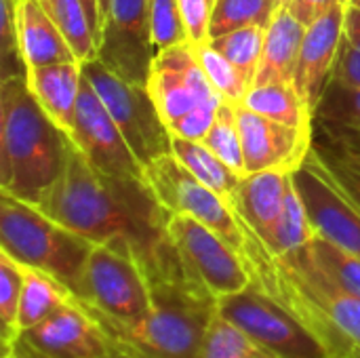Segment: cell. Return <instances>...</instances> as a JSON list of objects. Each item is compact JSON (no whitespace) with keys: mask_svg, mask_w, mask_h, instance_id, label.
Instances as JSON below:
<instances>
[{"mask_svg":"<svg viewBox=\"0 0 360 358\" xmlns=\"http://www.w3.org/2000/svg\"><path fill=\"white\" fill-rule=\"evenodd\" d=\"M148 4H150L152 42L156 53L188 40L179 13V0H148Z\"/></svg>","mask_w":360,"mask_h":358,"instance_id":"d590c367","label":"cell"},{"mask_svg":"<svg viewBox=\"0 0 360 358\" xmlns=\"http://www.w3.org/2000/svg\"><path fill=\"white\" fill-rule=\"evenodd\" d=\"M209 2H211V6H213V2H215V0H209Z\"/></svg>","mask_w":360,"mask_h":358,"instance_id":"681fc988","label":"cell"},{"mask_svg":"<svg viewBox=\"0 0 360 358\" xmlns=\"http://www.w3.org/2000/svg\"><path fill=\"white\" fill-rule=\"evenodd\" d=\"M72 300L74 295L65 285H61L59 281L40 270L23 266V289L17 312V331L21 333L42 323Z\"/></svg>","mask_w":360,"mask_h":358,"instance_id":"603a6c76","label":"cell"},{"mask_svg":"<svg viewBox=\"0 0 360 358\" xmlns=\"http://www.w3.org/2000/svg\"><path fill=\"white\" fill-rule=\"evenodd\" d=\"M95 243L51 219L38 207L0 192V251L25 268L40 270L72 295Z\"/></svg>","mask_w":360,"mask_h":358,"instance_id":"5b68a950","label":"cell"},{"mask_svg":"<svg viewBox=\"0 0 360 358\" xmlns=\"http://www.w3.org/2000/svg\"><path fill=\"white\" fill-rule=\"evenodd\" d=\"M23 289V266L0 251V357H11L17 331V312Z\"/></svg>","mask_w":360,"mask_h":358,"instance_id":"f546056e","label":"cell"},{"mask_svg":"<svg viewBox=\"0 0 360 358\" xmlns=\"http://www.w3.org/2000/svg\"><path fill=\"white\" fill-rule=\"evenodd\" d=\"M82 74L105 103L141 167L173 152V135L165 124L148 87L122 80L97 57L82 63Z\"/></svg>","mask_w":360,"mask_h":358,"instance_id":"ba28073f","label":"cell"},{"mask_svg":"<svg viewBox=\"0 0 360 358\" xmlns=\"http://www.w3.org/2000/svg\"><path fill=\"white\" fill-rule=\"evenodd\" d=\"M272 2H274L276 6H285V4H289L291 0H272Z\"/></svg>","mask_w":360,"mask_h":358,"instance_id":"f6af8a7d","label":"cell"},{"mask_svg":"<svg viewBox=\"0 0 360 358\" xmlns=\"http://www.w3.org/2000/svg\"><path fill=\"white\" fill-rule=\"evenodd\" d=\"M331 82L348 89H360V49H356L346 36L342 38L338 59L331 72Z\"/></svg>","mask_w":360,"mask_h":358,"instance_id":"74e56055","label":"cell"},{"mask_svg":"<svg viewBox=\"0 0 360 358\" xmlns=\"http://www.w3.org/2000/svg\"><path fill=\"white\" fill-rule=\"evenodd\" d=\"M0 72L2 78L25 76L27 65L21 53L17 30V0H0Z\"/></svg>","mask_w":360,"mask_h":358,"instance_id":"e575fe53","label":"cell"},{"mask_svg":"<svg viewBox=\"0 0 360 358\" xmlns=\"http://www.w3.org/2000/svg\"><path fill=\"white\" fill-rule=\"evenodd\" d=\"M219 314L278 358H333L323 335L255 281L219 300Z\"/></svg>","mask_w":360,"mask_h":358,"instance_id":"52a82bcc","label":"cell"},{"mask_svg":"<svg viewBox=\"0 0 360 358\" xmlns=\"http://www.w3.org/2000/svg\"><path fill=\"white\" fill-rule=\"evenodd\" d=\"M310 158L327 175V179L360 211V162L335 143H331L329 148L312 146Z\"/></svg>","mask_w":360,"mask_h":358,"instance_id":"d6a6232c","label":"cell"},{"mask_svg":"<svg viewBox=\"0 0 360 358\" xmlns=\"http://www.w3.org/2000/svg\"><path fill=\"white\" fill-rule=\"evenodd\" d=\"M291 179L316 236L360 257V211L314 165L310 152Z\"/></svg>","mask_w":360,"mask_h":358,"instance_id":"5bb4252c","label":"cell"},{"mask_svg":"<svg viewBox=\"0 0 360 358\" xmlns=\"http://www.w3.org/2000/svg\"><path fill=\"white\" fill-rule=\"evenodd\" d=\"M143 177L154 190L156 198L169 213H186L217 236H221L247 262L253 281H264L276 268V257L268 253L251 228L236 215V211L211 188L198 181L173 152L156 158L143 167Z\"/></svg>","mask_w":360,"mask_h":358,"instance_id":"277c9868","label":"cell"},{"mask_svg":"<svg viewBox=\"0 0 360 358\" xmlns=\"http://www.w3.org/2000/svg\"><path fill=\"white\" fill-rule=\"evenodd\" d=\"M150 285V312L133 327H103L116 350L133 358H196L219 312V300L186 268L167 236L139 260Z\"/></svg>","mask_w":360,"mask_h":358,"instance_id":"7a4b0ae2","label":"cell"},{"mask_svg":"<svg viewBox=\"0 0 360 358\" xmlns=\"http://www.w3.org/2000/svg\"><path fill=\"white\" fill-rule=\"evenodd\" d=\"M167 232L186 268L217 300L234 295L253 283L243 255L198 219L186 213H171Z\"/></svg>","mask_w":360,"mask_h":358,"instance_id":"30bf717a","label":"cell"},{"mask_svg":"<svg viewBox=\"0 0 360 358\" xmlns=\"http://www.w3.org/2000/svg\"><path fill=\"white\" fill-rule=\"evenodd\" d=\"M112 358H133V357H129V354H124V352H120V350H118V352H116Z\"/></svg>","mask_w":360,"mask_h":358,"instance_id":"7dc6e473","label":"cell"},{"mask_svg":"<svg viewBox=\"0 0 360 358\" xmlns=\"http://www.w3.org/2000/svg\"><path fill=\"white\" fill-rule=\"evenodd\" d=\"M316 236L306 207L293 186V179L285 192L281 215L272 228V234L266 243V249L272 257H285L302 247H306Z\"/></svg>","mask_w":360,"mask_h":358,"instance_id":"cb8c5ba5","label":"cell"},{"mask_svg":"<svg viewBox=\"0 0 360 358\" xmlns=\"http://www.w3.org/2000/svg\"><path fill=\"white\" fill-rule=\"evenodd\" d=\"M247 175L259 171L293 173L312 150V131L297 129L236 103Z\"/></svg>","mask_w":360,"mask_h":358,"instance_id":"9a60e30c","label":"cell"},{"mask_svg":"<svg viewBox=\"0 0 360 358\" xmlns=\"http://www.w3.org/2000/svg\"><path fill=\"white\" fill-rule=\"evenodd\" d=\"M148 91L169 131L186 116L198 110H217L224 101L202 70L196 46L188 40L156 53Z\"/></svg>","mask_w":360,"mask_h":358,"instance_id":"9c48e42d","label":"cell"},{"mask_svg":"<svg viewBox=\"0 0 360 358\" xmlns=\"http://www.w3.org/2000/svg\"><path fill=\"white\" fill-rule=\"evenodd\" d=\"M0 358H17L15 354H11V357H0Z\"/></svg>","mask_w":360,"mask_h":358,"instance_id":"c3c4849f","label":"cell"},{"mask_svg":"<svg viewBox=\"0 0 360 358\" xmlns=\"http://www.w3.org/2000/svg\"><path fill=\"white\" fill-rule=\"evenodd\" d=\"M344 36L360 49V11L346 4V13H344Z\"/></svg>","mask_w":360,"mask_h":358,"instance_id":"60d3db41","label":"cell"},{"mask_svg":"<svg viewBox=\"0 0 360 358\" xmlns=\"http://www.w3.org/2000/svg\"><path fill=\"white\" fill-rule=\"evenodd\" d=\"M70 139L86 162L108 175L143 177V167L122 137L105 103L82 74Z\"/></svg>","mask_w":360,"mask_h":358,"instance_id":"4fadbf2b","label":"cell"},{"mask_svg":"<svg viewBox=\"0 0 360 358\" xmlns=\"http://www.w3.org/2000/svg\"><path fill=\"white\" fill-rule=\"evenodd\" d=\"M333 358H344V357H333Z\"/></svg>","mask_w":360,"mask_h":358,"instance_id":"f907efd6","label":"cell"},{"mask_svg":"<svg viewBox=\"0 0 360 358\" xmlns=\"http://www.w3.org/2000/svg\"><path fill=\"white\" fill-rule=\"evenodd\" d=\"M346 358H360V346H352Z\"/></svg>","mask_w":360,"mask_h":358,"instance_id":"ee69618b","label":"cell"},{"mask_svg":"<svg viewBox=\"0 0 360 358\" xmlns=\"http://www.w3.org/2000/svg\"><path fill=\"white\" fill-rule=\"evenodd\" d=\"M327 133L331 135V141L335 146H340L342 150H346L356 162H360V135L352 133V131H342V129H329L325 127Z\"/></svg>","mask_w":360,"mask_h":358,"instance_id":"ab89813d","label":"cell"},{"mask_svg":"<svg viewBox=\"0 0 360 358\" xmlns=\"http://www.w3.org/2000/svg\"><path fill=\"white\" fill-rule=\"evenodd\" d=\"M173 154L198 181L217 192L238 215L240 175H236L219 156H215L202 141L196 139L173 137Z\"/></svg>","mask_w":360,"mask_h":358,"instance_id":"44dd1931","label":"cell"},{"mask_svg":"<svg viewBox=\"0 0 360 358\" xmlns=\"http://www.w3.org/2000/svg\"><path fill=\"white\" fill-rule=\"evenodd\" d=\"M243 106L249 110L268 116L272 120L314 131V114L297 93L293 82H268L255 84L247 91Z\"/></svg>","mask_w":360,"mask_h":358,"instance_id":"7402d4cb","label":"cell"},{"mask_svg":"<svg viewBox=\"0 0 360 358\" xmlns=\"http://www.w3.org/2000/svg\"><path fill=\"white\" fill-rule=\"evenodd\" d=\"M344 13L346 4L333 6L306 27L293 84L312 114L331 80V72L344 38Z\"/></svg>","mask_w":360,"mask_h":358,"instance_id":"2e32d148","label":"cell"},{"mask_svg":"<svg viewBox=\"0 0 360 358\" xmlns=\"http://www.w3.org/2000/svg\"><path fill=\"white\" fill-rule=\"evenodd\" d=\"M213 49H217L224 57H228L234 68L240 72L249 89L255 84L257 70L264 55V42H266V27L262 25H245L238 30H232L224 36L209 40Z\"/></svg>","mask_w":360,"mask_h":358,"instance_id":"d4e9b609","label":"cell"},{"mask_svg":"<svg viewBox=\"0 0 360 358\" xmlns=\"http://www.w3.org/2000/svg\"><path fill=\"white\" fill-rule=\"evenodd\" d=\"M116 346L97 319L74 298L15 340L17 358H112Z\"/></svg>","mask_w":360,"mask_h":358,"instance_id":"8fae6325","label":"cell"},{"mask_svg":"<svg viewBox=\"0 0 360 358\" xmlns=\"http://www.w3.org/2000/svg\"><path fill=\"white\" fill-rule=\"evenodd\" d=\"M74 298L101 327H133L150 312V285L131 243L116 238L93 247Z\"/></svg>","mask_w":360,"mask_h":358,"instance_id":"8992f818","label":"cell"},{"mask_svg":"<svg viewBox=\"0 0 360 358\" xmlns=\"http://www.w3.org/2000/svg\"><path fill=\"white\" fill-rule=\"evenodd\" d=\"M17 30L27 72L42 65L78 61L42 0H17Z\"/></svg>","mask_w":360,"mask_h":358,"instance_id":"e0dca14e","label":"cell"},{"mask_svg":"<svg viewBox=\"0 0 360 358\" xmlns=\"http://www.w3.org/2000/svg\"><path fill=\"white\" fill-rule=\"evenodd\" d=\"M38 209L95 245L122 238L133 245L139 260L169 236L171 213L146 177L101 173L76 146H72L63 175L44 194Z\"/></svg>","mask_w":360,"mask_h":358,"instance_id":"6da1fadb","label":"cell"},{"mask_svg":"<svg viewBox=\"0 0 360 358\" xmlns=\"http://www.w3.org/2000/svg\"><path fill=\"white\" fill-rule=\"evenodd\" d=\"M276 8L272 0H215L211 8V38L245 25L268 27Z\"/></svg>","mask_w":360,"mask_h":358,"instance_id":"4dcf8cb0","label":"cell"},{"mask_svg":"<svg viewBox=\"0 0 360 358\" xmlns=\"http://www.w3.org/2000/svg\"><path fill=\"white\" fill-rule=\"evenodd\" d=\"M196 358H278L259 346L251 335H247L240 327L224 319L219 312L213 319L202 346Z\"/></svg>","mask_w":360,"mask_h":358,"instance_id":"f1b7e54d","label":"cell"},{"mask_svg":"<svg viewBox=\"0 0 360 358\" xmlns=\"http://www.w3.org/2000/svg\"><path fill=\"white\" fill-rule=\"evenodd\" d=\"M211 8L209 0H179V13L190 44L198 46L211 40Z\"/></svg>","mask_w":360,"mask_h":358,"instance_id":"8d00e7d4","label":"cell"},{"mask_svg":"<svg viewBox=\"0 0 360 358\" xmlns=\"http://www.w3.org/2000/svg\"><path fill=\"white\" fill-rule=\"evenodd\" d=\"M154 57L148 0H112L99 34L97 59L122 80L148 87Z\"/></svg>","mask_w":360,"mask_h":358,"instance_id":"7c38bea8","label":"cell"},{"mask_svg":"<svg viewBox=\"0 0 360 358\" xmlns=\"http://www.w3.org/2000/svg\"><path fill=\"white\" fill-rule=\"evenodd\" d=\"M304 251L316 268L344 293L360 298V257L344 251L323 236H314Z\"/></svg>","mask_w":360,"mask_h":358,"instance_id":"4316f807","label":"cell"},{"mask_svg":"<svg viewBox=\"0 0 360 358\" xmlns=\"http://www.w3.org/2000/svg\"><path fill=\"white\" fill-rule=\"evenodd\" d=\"M84 11H86V17L91 21V27L95 32V38L99 42V34H101V15H99V0H80Z\"/></svg>","mask_w":360,"mask_h":358,"instance_id":"b9f144b4","label":"cell"},{"mask_svg":"<svg viewBox=\"0 0 360 358\" xmlns=\"http://www.w3.org/2000/svg\"><path fill=\"white\" fill-rule=\"evenodd\" d=\"M80 63L97 57V38L80 0H42Z\"/></svg>","mask_w":360,"mask_h":358,"instance_id":"484cf974","label":"cell"},{"mask_svg":"<svg viewBox=\"0 0 360 358\" xmlns=\"http://www.w3.org/2000/svg\"><path fill=\"white\" fill-rule=\"evenodd\" d=\"M196 53H198V59L202 63V70L207 72L213 87L224 95V99L234 101V103H243V99L249 91V84L245 82L240 72L234 68V63L228 57H224L217 49H213L211 42L198 44Z\"/></svg>","mask_w":360,"mask_h":358,"instance_id":"836d02e7","label":"cell"},{"mask_svg":"<svg viewBox=\"0 0 360 358\" xmlns=\"http://www.w3.org/2000/svg\"><path fill=\"white\" fill-rule=\"evenodd\" d=\"M314 122L360 135V89H348L329 80L314 110Z\"/></svg>","mask_w":360,"mask_h":358,"instance_id":"1f68e13d","label":"cell"},{"mask_svg":"<svg viewBox=\"0 0 360 358\" xmlns=\"http://www.w3.org/2000/svg\"><path fill=\"white\" fill-rule=\"evenodd\" d=\"M82 82V63H53L27 72V84L46 114L70 135Z\"/></svg>","mask_w":360,"mask_h":358,"instance_id":"ffe728a7","label":"cell"},{"mask_svg":"<svg viewBox=\"0 0 360 358\" xmlns=\"http://www.w3.org/2000/svg\"><path fill=\"white\" fill-rule=\"evenodd\" d=\"M74 141L46 114L25 76L0 82V192L34 207L63 175Z\"/></svg>","mask_w":360,"mask_h":358,"instance_id":"3957f363","label":"cell"},{"mask_svg":"<svg viewBox=\"0 0 360 358\" xmlns=\"http://www.w3.org/2000/svg\"><path fill=\"white\" fill-rule=\"evenodd\" d=\"M289 171H259L243 177L238 196V217L266 247L281 215L285 192L291 184Z\"/></svg>","mask_w":360,"mask_h":358,"instance_id":"ac0fdd59","label":"cell"},{"mask_svg":"<svg viewBox=\"0 0 360 358\" xmlns=\"http://www.w3.org/2000/svg\"><path fill=\"white\" fill-rule=\"evenodd\" d=\"M348 4H350V6H354V8H359V11H360V0H348Z\"/></svg>","mask_w":360,"mask_h":358,"instance_id":"bcb514c9","label":"cell"},{"mask_svg":"<svg viewBox=\"0 0 360 358\" xmlns=\"http://www.w3.org/2000/svg\"><path fill=\"white\" fill-rule=\"evenodd\" d=\"M340 4H348V0H291L287 6L308 27L321 15H325L327 11H331L333 6H340Z\"/></svg>","mask_w":360,"mask_h":358,"instance_id":"f35d334b","label":"cell"},{"mask_svg":"<svg viewBox=\"0 0 360 358\" xmlns=\"http://www.w3.org/2000/svg\"><path fill=\"white\" fill-rule=\"evenodd\" d=\"M215 156H219L236 175L247 177L245 169V152H243V137L236 116V103L224 99L215 112L213 124L207 135L200 139Z\"/></svg>","mask_w":360,"mask_h":358,"instance_id":"83f0119b","label":"cell"},{"mask_svg":"<svg viewBox=\"0 0 360 358\" xmlns=\"http://www.w3.org/2000/svg\"><path fill=\"white\" fill-rule=\"evenodd\" d=\"M304 36H306V25L289 11L287 4L278 6L272 21L266 27L264 55H262L255 84L293 82Z\"/></svg>","mask_w":360,"mask_h":358,"instance_id":"d6986e66","label":"cell"},{"mask_svg":"<svg viewBox=\"0 0 360 358\" xmlns=\"http://www.w3.org/2000/svg\"><path fill=\"white\" fill-rule=\"evenodd\" d=\"M110 4H112V0H99V15H101V27H103V21H105V17H108V13H110Z\"/></svg>","mask_w":360,"mask_h":358,"instance_id":"7bdbcfd3","label":"cell"}]
</instances>
